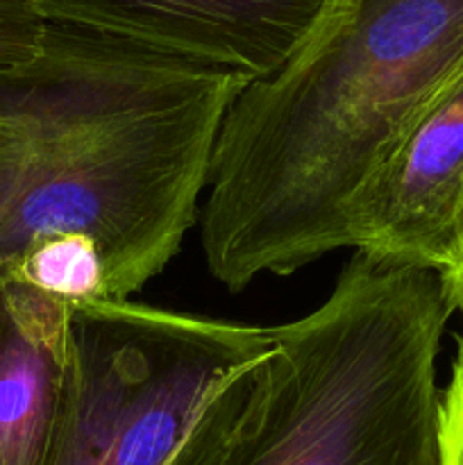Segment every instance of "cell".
<instances>
[{
  "label": "cell",
  "mask_w": 463,
  "mask_h": 465,
  "mask_svg": "<svg viewBox=\"0 0 463 465\" xmlns=\"http://www.w3.org/2000/svg\"><path fill=\"white\" fill-rule=\"evenodd\" d=\"M436 465H463V334L457 341L448 386L440 389Z\"/></svg>",
  "instance_id": "10"
},
{
  "label": "cell",
  "mask_w": 463,
  "mask_h": 465,
  "mask_svg": "<svg viewBox=\"0 0 463 465\" xmlns=\"http://www.w3.org/2000/svg\"><path fill=\"white\" fill-rule=\"evenodd\" d=\"M3 134H5V123L3 118H0V141H3Z\"/></svg>",
  "instance_id": "12"
},
{
  "label": "cell",
  "mask_w": 463,
  "mask_h": 465,
  "mask_svg": "<svg viewBox=\"0 0 463 465\" xmlns=\"http://www.w3.org/2000/svg\"><path fill=\"white\" fill-rule=\"evenodd\" d=\"M68 304L104 300L107 275L95 241L86 236H53L32 245L14 266L12 277Z\"/></svg>",
  "instance_id": "8"
},
{
  "label": "cell",
  "mask_w": 463,
  "mask_h": 465,
  "mask_svg": "<svg viewBox=\"0 0 463 465\" xmlns=\"http://www.w3.org/2000/svg\"><path fill=\"white\" fill-rule=\"evenodd\" d=\"M250 80L48 23L44 50L0 75V282L34 243L95 241L112 300H130L198 225L213 148Z\"/></svg>",
  "instance_id": "1"
},
{
  "label": "cell",
  "mask_w": 463,
  "mask_h": 465,
  "mask_svg": "<svg viewBox=\"0 0 463 465\" xmlns=\"http://www.w3.org/2000/svg\"><path fill=\"white\" fill-rule=\"evenodd\" d=\"M440 275H443L445 291H448L454 312L461 313L463 318V212L457 223V232H454V243H452V252H449V262Z\"/></svg>",
  "instance_id": "11"
},
{
  "label": "cell",
  "mask_w": 463,
  "mask_h": 465,
  "mask_svg": "<svg viewBox=\"0 0 463 465\" xmlns=\"http://www.w3.org/2000/svg\"><path fill=\"white\" fill-rule=\"evenodd\" d=\"M73 304L0 282V465H53L71 363Z\"/></svg>",
  "instance_id": "7"
},
{
  "label": "cell",
  "mask_w": 463,
  "mask_h": 465,
  "mask_svg": "<svg viewBox=\"0 0 463 465\" xmlns=\"http://www.w3.org/2000/svg\"><path fill=\"white\" fill-rule=\"evenodd\" d=\"M271 343V327L132 300L73 304L53 465H166L222 377Z\"/></svg>",
  "instance_id": "4"
},
{
  "label": "cell",
  "mask_w": 463,
  "mask_h": 465,
  "mask_svg": "<svg viewBox=\"0 0 463 465\" xmlns=\"http://www.w3.org/2000/svg\"><path fill=\"white\" fill-rule=\"evenodd\" d=\"M443 275L354 250L307 316L212 391L166 465H436Z\"/></svg>",
  "instance_id": "3"
},
{
  "label": "cell",
  "mask_w": 463,
  "mask_h": 465,
  "mask_svg": "<svg viewBox=\"0 0 463 465\" xmlns=\"http://www.w3.org/2000/svg\"><path fill=\"white\" fill-rule=\"evenodd\" d=\"M45 35L48 21L34 0H0V75L34 62Z\"/></svg>",
  "instance_id": "9"
},
{
  "label": "cell",
  "mask_w": 463,
  "mask_h": 465,
  "mask_svg": "<svg viewBox=\"0 0 463 465\" xmlns=\"http://www.w3.org/2000/svg\"><path fill=\"white\" fill-rule=\"evenodd\" d=\"M461 71L463 0H334L222 118L198 221L213 280L239 293L350 248L357 191Z\"/></svg>",
  "instance_id": "2"
},
{
  "label": "cell",
  "mask_w": 463,
  "mask_h": 465,
  "mask_svg": "<svg viewBox=\"0 0 463 465\" xmlns=\"http://www.w3.org/2000/svg\"><path fill=\"white\" fill-rule=\"evenodd\" d=\"M463 212V71L386 148L348 209L350 250L443 272Z\"/></svg>",
  "instance_id": "5"
},
{
  "label": "cell",
  "mask_w": 463,
  "mask_h": 465,
  "mask_svg": "<svg viewBox=\"0 0 463 465\" xmlns=\"http://www.w3.org/2000/svg\"><path fill=\"white\" fill-rule=\"evenodd\" d=\"M48 23L261 80L307 41L334 0H34Z\"/></svg>",
  "instance_id": "6"
}]
</instances>
